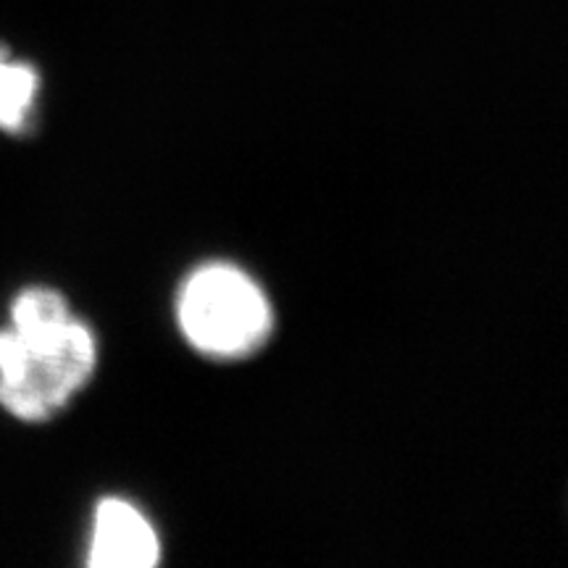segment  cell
I'll use <instances>...</instances> for the list:
<instances>
[{
	"label": "cell",
	"mask_w": 568,
	"mask_h": 568,
	"mask_svg": "<svg viewBox=\"0 0 568 568\" xmlns=\"http://www.w3.org/2000/svg\"><path fill=\"white\" fill-rule=\"evenodd\" d=\"M95 364V337L77 318L48 335L3 329L0 406L19 422H48L88 385Z\"/></svg>",
	"instance_id": "cell-1"
},
{
	"label": "cell",
	"mask_w": 568,
	"mask_h": 568,
	"mask_svg": "<svg viewBox=\"0 0 568 568\" xmlns=\"http://www.w3.org/2000/svg\"><path fill=\"white\" fill-rule=\"evenodd\" d=\"M184 339L209 358H245L272 335L274 311L253 276L232 264H205L176 297Z\"/></svg>",
	"instance_id": "cell-2"
},
{
	"label": "cell",
	"mask_w": 568,
	"mask_h": 568,
	"mask_svg": "<svg viewBox=\"0 0 568 568\" xmlns=\"http://www.w3.org/2000/svg\"><path fill=\"white\" fill-rule=\"evenodd\" d=\"M161 558L155 529L132 503L105 497L92 524L90 566L95 568H153Z\"/></svg>",
	"instance_id": "cell-3"
},
{
	"label": "cell",
	"mask_w": 568,
	"mask_h": 568,
	"mask_svg": "<svg viewBox=\"0 0 568 568\" xmlns=\"http://www.w3.org/2000/svg\"><path fill=\"white\" fill-rule=\"evenodd\" d=\"M40 74L30 63L13 61L0 45V126L9 132L24 130L38 98Z\"/></svg>",
	"instance_id": "cell-4"
},
{
	"label": "cell",
	"mask_w": 568,
	"mask_h": 568,
	"mask_svg": "<svg viewBox=\"0 0 568 568\" xmlns=\"http://www.w3.org/2000/svg\"><path fill=\"white\" fill-rule=\"evenodd\" d=\"M71 311L61 293L51 287H30L11 305V329L21 335H45L71 322Z\"/></svg>",
	"instance_id": "cell-5"
}]
</instances>
